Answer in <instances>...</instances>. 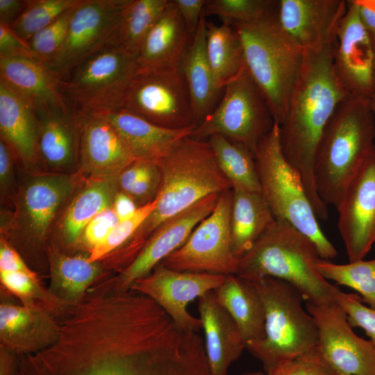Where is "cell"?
<instances>
[{
  "label": "cell",
  "mask_w": 375,
  "mask_h": 375,
  "mask_svg": "<svg viewBox=\"0 0 375 375\" xmlns=\"http://www.w3.org/2000/svg\"><path fill=\"white\" fill-rule=\"evenodd\" d=\"M13 375H212L204 343L157 313L121 304L76 309L57 340L22 356Z\"/></svg>",
  "instance_id": "1"
},
{
  "label": "cell",
  "mask_w": 375,
  "mask_h": 375,
  "mask_svg": "<svg viewBox=\"0 0 375 375\" xmlns=\"http://www.w3.org/2000/svg\"><path fill=\"white\" fill-rule=\"evenodd\" d=\"M333 42L304 52L285 118L278 125L282 153L301 176L316 216L322 220H326L329 213L315 188V156L329 119L337 106L349 97L334 72Z\"/></svg>",
  "instance_id": "2"
},
{
  "label": "cell",
  "mask_w": 375,
  "mask_h": 375,
  "mask_svg": "<svg viewBox=\"0 0 375 375\" xmlns=\"http://www.w3.org/2000/svg\"><path fill=\"white\" fill-rule=\"evenodd\" d=\"M374 119L369 101L349 97L337 106L326 124L314 162L315 188L326 206L337 208L373 153Z\"/></svg>",
  "instance_id": "3"
},
{
  "label": "cell",
  "mask_w": 375,
  "mask_h": 375,
  "mask_svg": "<svg viewBox=\"0 0 375 375\" xmlns=\"http://www.w3.org/2000/svg\"><path fill=\"white\" fill-rule=\"evenodd\" d=\"M158 162L162 175L158 202L130 240L136 253L167 219L208 196L232 189L208 142L203 140L185 137Z\"/></svg>",
  "instance_id": "4"
},
{
  "label": "cell",
  "mask_w": 375,
  "mask_h": 375,
  "mask_svg": "<svg viewBox=\"0 0 375 375\" xmlns=\"http://www.w3.org/2000/svg\"><path fill=\"white\" fill-rule=\"evenodd\" d=\"M314 243L290 223L275 219L238 260L236 275L256 282L272 277L294 286L306 302H334L340 290L317 271Z\"/></svg>",
  "instance_id": "5"
},
{
  "label": "cell",
  "mask_w": 375,
  "mask_h": 375,
  "mask_svg": "<svg viewBox=\"0 0 375 375\" xmlns=\"http://www.w3.org/2000/svg\"><path fill=\"white\" fill-rule=\"evenodd\" d=\"M276 12V8L256 22L231 24L240 38L246 67L267 99L275 122L280 125L304 51L281 28Z\"/></svg>",
  "instance_id": "6"
},
{
  "label": "cell",
  "mask_w": 375,
  "mask_h": 375,
  "mask_svg": "<svg viewBox=\"0 0 375 375\" xmlns=\"http://www.w3.org/2000/svg\"><path fill=\"white\" fill-rule=\"evenodd\" d=\"M254 159L261 194L275 219L290 223L307 236L321 258H335L338 251L320 228L301 176L282 153L277 123L260 141Z\"/></svg>",
  "instance_id": "7"
},
{
  "label": "cell",
  "mask_w": 375,
  "mask_h": 375,
  "mask_svg": "<svg viewBox=\"0 0 375 375\" xmlns=\"http://www.w3.org/2000/svg\"><path fill=\"white\" fill-rule=\"evenodd\" d=\"M253 283L265 308V337L246 349L262 362L267 374L281 362L317 347V328L302 306L301 294L291 284L272 277Z\"/></svg>",
  "instance_id": "8"
},
{
  "label": "cell",
  "mask_w": 375,
  "mask_h": 375,
  "mask_svg": "<svg viewBox=\"0 0 375 375\" xmlns=\"http://www.w3.org/2000/svg\"><path fill=\"white\" fill-rule=\"evenodd\" d=\"M140 71L138 54L115 41L58 76V90L76 112L103 114L123 108Z\"/></svg>",
  "instance_id": "9"
},
{
  "label": "cell",
  "mask_w": 375,
  "mask_h": 375,
  "mask_svg": "<svg viewBox=\"0 0 375 375\" xmlns=\"http://www.w3.org/2000/svg\"><path fill=\"white\" fill-rule=\"evenodd\" d=\"M275 123L267 99L245 67L225 85L217 106L191 137L203 140L222 135L254 155L260 141Z\"/></svg>",
  "instance_id": "10"
},
{
  "label": "cell",
  "mask_w": 375,
  "mask_h": 375,
  "mask_svg": "<svg viewBox=\"0 0 375 375\" xmlns=\"http://www.w3.org/2000/svg\"><path fill=\"white\" fill-rule=\"evenodd\" d=\"M85 179L79 171L27 176L18 188L15 211L6 226L8 235L30 247L42 246L59 210Z\"/></svg>",
  "instance_id": "11"
},
{
  "label": "cell",
  "mask_w": 375,
  "mask_h": 375,
  "mask_svg": "<svg viewBox=\"0 0 375 375\" xmlns=\"http://www.w3.org/2000/svg\"><path fill=\"white\" fill-rule=\"evenodd\" d=\"M123 108L165 128L180 129L196 125L181 65L140 69L128 90Z\"/></svg>",
  "instance_id": "12"
},
{
  "label": "cell",
  "mask_w": 375,
  "mask_h": 375,
  "mask_svg": "<svg viewBox=\"0 0 375 375\" xmlns=\"http://www.w3.org/2000/svg\"><path fill=\"white\" fill-rule=\"evenodd\" d=\"M232 199V189L220 194L212 212L181 247L159 264L181 272L236 274L238 260L231 249Z\"/></svg>",
  "instance_id": "13"
},
{
  "label": "cell",
  "mask_w": 375,
  "mask_h": 375,
  "mask_svg": "<svg viewBox=\"0 0 375 375\" xmlns=\"http://www.w3.org/2000/svg\"><path fill=\"white\" fill-rule=\"evenodd\" d=\"M131 0H83L75 8L67 36L55 58L45 63L58 76L119 40L124 12Z\"/></svg>",
  "instance_id": "14"
},
{
  "label": "cell",
  "mask_w": 375,
  "mask_h": 375,
  "mask_svg": "<svg viewBox=\"0 0 375 375\" xmlns=\"http://www.w3.org/2000/svg\"><path fill=\"white\" fill-rule=\"evenodd\" d=\"M225 278L222 274L176 271L158 264L149 274L135 281L129 290L155 301L178 328L198 332L202 328L201 322L189 312L188 306L219 287Z\"/></svg>",
  "instance_id": "15"
},
{
  "label": "cell",
  "mask_w": 375,
  "mask_h": 375,
  "mask_svg": "<svg viewBox=\"0 0 375 375\" xmlns=\"http://www.w3.org/2000/svg\"><path fill=\"white\" fill-rule=\"evenodd\" d=\"M306 308L317 328V347L336 369L345 375H375L374 347L354 333L338 303L306 302Z\"/></svg>",
  "instance_id": "16"
},
{
  "label": "cell",
  "mask_w": 375,
  "mask_h": 375,
  "mask_svg": "<svg viewBox=\"0 0 375 375\" xmlns=\"http://www.w3.org/2000/svg\"><path fill=\"white\" fill-rule=\"evenodd\" d=\"M374 61L372 40L360 18L357 4L347 1L333 42V65L349 97L369 101L375 92Z\"/></svg>",
  "instance_id": "17"
},
{
  "label": "cell",
  "mask_w": 375,
  "mask_h": 375,
  "mask_svg": "<svg viewBox=\"0 0 375 375\" xmlns=\"http://www.w3.org/2000/svg\"><path fill=\"white\" fill-rule=\"evenodd\" d=\"M336 208L349 262L363 260L375 243V149Z\"/></svg>",
  "instance_id": "18"
},
{
  "label": "cell",
  "mask_w": 375,
  "mask_h": 375,
  "mask_svg": "<svg viewBox=\"0 0 375 375\" xmlns=\"http://www.w3.org/2000/svg\"><path fill=\"white\" fill-rule=\"evenodd\" d=\"M219 194L208 196L162 223L133 261L112 278L115 288L120 291L129 290L135 281L149 274L161 261L181 247L195 227L212 212Z\"/></svg>",
  "instance_id": "19"
},
{
  "label": "cell",
  "mask_w": 375,
  "mask_h": 375,
  "mask_svg": "<svg viewBox=\"0 0 375 375\" xmlns=\"http://www.w3.org/2000/svg\"><path fill=\"white\" fill-rule=\"evenodd\" d=\"M344 0H278L277 21L304 52L333 43L346 14Z\"/></svg>",
  "instance_id": "20"
},
{
  "label": "cell",
  "mask_w": 375,
  "mask_h": 375,
  "mask_svg": "<svg viewBox=\"0 0 375 375\" xmlns=\"http://www.w3.org/2000/svg\"><path fill=\"white\" fill-rule=\"evenodd\" d=\"M77 115L78 171L85 178L118 176L136 158L103 115L88 112Z\"/></svg>",
  "instance_id": "21"
},
{
  "label": "cell",
  "mask_w": 375,
  "mask_h": 375,
  "mask_svg": "<svg viewBox=\"0 0 375 375\" xmlns=\"http://www.w3.org/2000/svg\"><path fill=\"white\" fill-rule=\"evenodd\" d=\"M40 303L0 305V347L15 355H28L51 346L58 339L60 322Z\"/></svg>",
  "instance_id": "22"
},
{
  "label": "cell",
  "mask_w": 375,
  "mask_h": 375,
  "mask_svg": "<svg viewBox=\"0 0 375 375\" xmlns=\"http://www.w3.org/2000/svg\"><path fill=\"white\" fill-rule=\"evenodd\" d=\"M38 156L52 172L78 171L79 131L77 112L67 104L35 109Z\"/></svg>",
  "instance_id": "23"
},
{
  "label": "cell",
  "mask_w": 375,
  "mask_h": 375,
  "mask_svg": "<svg viewBox=\"0 0 375 375\" xmlns=\"http://www.w3.org/2000/svg\"><path fill=\"white\" fill-rule=\"evenodd\" d=\"M198 310L204 332V345L212 375H227L246 343L235 321L216 300L213 291L198 299Z\"/></svg>",
  "instance_id": "24"
},
{
  "label": "cell",
  "mask_w": 375,
  "mask_h": 375,
  "mask_svg": "<svg viewBox=\"0 0 375 375\" xmlns=\"http://www.w3.org/2000/svg\"><path fill=\"white\" fill-rule=\"evenodd\" d=\"M1 138L15 151L28 168L39 160V122L33 105L6 82L0 79Z\"/></svg>",
  "instance_id": "25"
},
{
  "label": "cell",
  "mask_w": 375,
  "mask_h": 375,
  "mask_svg": "<svg viewBox=\"0 0 375 375\" xmlns=\"http://www.w3.org/2000/svg\"><path fill=\"white\" fill-rule=\"evenodd\" d=\"M192 39L174 0H169L140 47L138 55L140 69L181 65Z\"/></svg>",
  "instance_id": "26"
},
{
  "label": "cell",
  "mask_w": 375,
  "mask_h": 375,
  "mask_svg": "<svg viewBox=\"0 0 375 375\" xmlns=\"http://www.w3.org/2000/svg\"><path fill=\"white\" fill-rule=\"evenodd\" d=\"M118 176L85 178L68 200L60 216L57 235L66 247L77 246L86 225L99 213L112 207L119 191Z\"/></svg>",
  "instance_id": "27"
},
{
  "label": "cell",
  "mask_w": 375,
  "mask_h": 375,
  "mask_svg": "<svg viewBox=\"0 0 375 375\" xmlns=\"http://www.w3.org/2000/svg\"><path fill=\"white\" fill-rule=\"evenodd\" d=\"M115 128L135 158L158 162L181 140L191 136L197 126L173 129L156 125L121 108L101 114Z\"/></svg>",
  "instance_id": "28"
},
{
  "label": "cell",
  "mask_w": 375,
  "mask_h": 375,
  "mask_svg": "<svg viewBox=\"0 0 375 375\" xmlns=\"http://www.w3.org/2000/svg\"><path fill=\"white\" fill-rule=\"evenodd\" d=\"M206 22L203 15L181 63L190 96L194 122L201 124L216 108L224 90L216 84L206 54Z\"/></svg>",
  "instance_id": "29"
},
{
  "label": "cell",
  "mask_w": 375,
  "mask_h": 375,
  "mask_svg": "<svg viewBox=\"0 0 375 375\" xmlns=\"http://www.w3.org/2000/svg\"><path fill=\"white\" fill-rule=\"evenodd\" d=\"M0 79L26 98L35 109L67 104L59 92L58 75L38 59L0 57Z\"/></svg>",
  "instance_id": "30"
},
{
  "label": "cell",
  "mask_w": 375,
  "mask_h": 375,
  "mask_svg": "<svg viewBox=\"0 0 375 375\" xmlns=\"http://www.w3.org/2000/svg\"><path fill=\"white\" fill-rule=\"evenodd\" d=\"M215 297L237 324L246 345L265 337V308L255 285L236 274L226 276Z\"/></svg>",
  "instance_id": "31"
},
{
  "label": "cell",
  "mask_w": 375,
  "mask_h": 375,
  "mask_svg": "<svg viewBox=\"0 0 375 375\" xmlns=\"http://www.w3.org/2000/svg\"><path fill=\"white\" fill-rule=\"evenodd\" d=\"M47 253L51 274L49 290L67 307L78 303L102 274L99 261L90 262L88 256L67 255L53 244L47 247Z\"/></svg>",
  "instance_id": "32"
},
{
  "label": "cell",
  "mask_w": 375,
  "mask_h": 375,
  "mask_svg": "<svg viewBox=\"0 0 375 375\" xmlns=\"http://www.w3.org/2000/svg\"><path fill=\"white\" fill-rule=\"evenodd\" d=\"M231 249L239 260L275 220L261 192L233 188Z\"/></svg>",
  "instance_id": "33"
},
{
  "label": "cell",
  "mask_w": 375,
  "mask_h": 375,
  "mask_svg": "<svg viewBox=\"0 0 375 375\" xmlns=\"http://www.w3.org/2000/svg\"><path fill=\"white\" fill-rule=\"evenodd\" d=\"M206 48L216 84L224 90L246 67L240 38L230 24L206 22Z\"/></svg>",
  "instance_id": "34"
},
{
  "label": "cell",
  "mask_w": 375,
  "mask_h": 375,
  "mask_svg": "<svg viewBox=\"0 0 375 375\" xmlns=\"http://www.w3.org/2000/svg\"><path fill=\"white\" fill-rule=\"evenodd\" d=\"M208 143L217 164L233 188L261 192L254 155L240 144L215 134Z\"/></svg>",
  "instance_id": "35"
},
{
  "label": "cell",
  "mask_w": 375,
  "mask_h": 375,
  "mask_svg": "<svg viewBox=\"0 0 375 375\" xmlns=\"http://www.w3.org/2000/svg\"><path fill=\"white\" fill-rule=\"evenodd\" d=\"M315 267L325 279L356 290L363 303L375 309V257L347 264H336L319 258Z\"/></svg>",
  "instance_id": "36"
},
{
  "label": "cell",
  "mask_w": 375,
  "mask_h": 375,
  "mask_svg": "<svg viewBox=\"0 0 375 375\" xmlns=\"http://www.w3.org/2000/svg\"><path fill=\"white\" fill-rule=\"evenodd\" d=\"M169 0H131L121 24L119 42L138 54L147 34L157 22Z\"/></svg>",
  "instance_id": "37"
},
{
  "label": "cell",
  "mask_w": 375,
  "mask_h": 375,
  "mask_svg": "<svg viewBox=\"0 0 375 375\" xmlns=\"http://www.w3.org/2000/svg\"><path fill=\"white\" fill-rule=\"evenodd\" d=\"M162 181L157 161L137 158L118 176L119 190L131 198L138 207L156 199Z\"/></svg>",
  "instance_id": "38"
},
{
  "label": "cell",
  "mask_w": 375,
  "mask_h": 375,
  "mask_svg": "<svg viewBox=\"0 0 375 375\" xmlns=\"http://www.w3.org/2000/svg\"><path fill=\"white\" fill-rule=\"evenodd\" d=\"M83 0H26V5L11 26L13 31L27 42L38 31L47 26Z\"/></svg>",
  "instance_id": "39"
},
{
  "label": "cell",
  "mask_w": 375,
  "mask_h": 375,
  "mask_svg": "<svg viewBox=\"0 0 375 375\" xmlns=\"http://www.w3.org/2000/svg\"><path fill=\"white\" fill-rule=\"evenodd\" d=\"M278 0H207L203 14L215 15L222 22L250 23L272 13Z\"/></svg>",
  "instance_id": "40"
},
{
  "label": "cell",
  "mask_w": 375,
  "mask_h": 375,
  "mask_svg": "<svg viewBox=\"0 0 375 375\" xmlns=\"http://www.w3.org/2000/svg\"><path fill=\"white\" fill-rule=\"evenodd\" d=\"M0 281L3 287L17 296L22 303H40L58 316L68 308L53 296L49 289L42 287L39 277L19 272H0Z\"/></svg>",
  "instance_id": "41"
},
{
  "label": "cell",
  "mask_w": 375,
  "mask_h": 375,
  "mask_svg": "<svg viewBox=\"0 0 375 375\" xmlns=\"http://www.w3.org/2000/svg\"><path fill=\"white\" fill-rule=\"evenodd\" d=\"M157 202L158 198L156 197L153 201L139 207L131 217L119 221L107 237L91 250L88 255L89 261H99L114 251L120 253L119 255L120 260L130 240L147 217L154 210Z\"/></svg>",
  "instance_id": "42"
},
{
  "label": "cell",
  "mask_w": 375,
  "mask_h": 375,
  "mask_svg": "<svg viewBox=\"0 0 375 375\" xmlns=\"http://www.w3.org/2000/svg\"><path fill=\"white\" fill-rule=\"evenodd\" d=\"M76 7L62 13L52 23L38 31L28 42L33 51L43 62H50L62 47Z\"/></svg>",
  "instance_id": "43"
},
{
  "label": "cell",
  "mask_w": 375,
  "mask_h": 375,
  "mask_svg": "<svg viewBox=\"0 0 375 375\" xmlns=\"http://www.w3.org/2000/svg\"><path fill=\"white\" fill-rule=\"evenodd\" d=\"M267 375H345L322 355L317 346L276 365Z\"/></svg>",
  "instance_id": "44"
},
{
  "label": "cell",
  "mask_w": 375,
  "mask_h": 375,
  "mask_svg": "<svg viewBox=\"0 0 375 375\" xmlns=\"http://www.w3.org/2000/svg\"><path fill=\"white\" fill-rule=\"evenodd\" d=\"M335 302L344 310L351 326L364 330L375 348V309L363 304L360 295L340 290Z\"/></svg>",
  "instance_id": "45"
},
{
  "label": "cell",
  "mask_w": 375,
  "mask_h": 375,
  "mask_svg": "<svg viewBox=\"0 0 375 375\" xmlns=\"http://www.w3.org/2000/svg\"><path fill=\"white\" fill-rule=\"evenodd\" d=\"M119 222L112 207L103 210L86 225L77 246L87 249L90 253L107 237Z\"/></svg>",
  "instance_id": "46"
},
{
  "label": "cell",
  "mask_w": 375,
  "mask_h": 375,
  "mask_svg": "<svg viewBox=\"0 0 375 375\" xmlns=\"http://www.w3.org/2000/svg\"><path fill=\"white\" fill-rule=\"evenodd\" d=\"M17 158L15 151L3 139L0 138V190L1 199L13 201L17 197L15 188L14 162Z\"/></svg>",
  "instance_id": "47"
},
{
  "label": "cell",
  "mask_w": 375,
  "mask_h": 375,
  "mask_svg": "<svg viewBox=\"0 0 375 375\" xmlns=\"http://www.w3.org/2000/svg\"><path fill=\"white\" fill-rule=\"evenodd\" d=\"M0 57H26L40 60L28 44L18 37L11 26L2 23H0Z\"/></svg>",
  "instance_id": "48"
},
{
  "label": "cell",
  "mask_w": 375,
  "mask_h": 375,
  "mask_svg": "<svg viewBox=\"0 0 375 375\" xmlns=\"http://www.w3.org/2000/svg\"><path fill=\"white\" fill-rule=\"evenodd\" d=\"M0 272H19L39 277L29 268L4 235L0 238Z\"/></svg>",
  "instance_id": "49"
},
{
  "label": "cell",
  "mask_w": 375,
  "mask_h": 375,
  "mask_svg": "<svg viewBox=\"0 0 375 375\" xmlns=\"http://www.w3.org/2000/svg\"><path fill=\"white\" fill-rule=\"evenodd\" d=\"M192 38L197 32L207 0H174Z\"/></svg>",
  "instance_id": "50"
},
{
  "label": "cell",
  "mask_w": 375,
  "mask_h": 375,
  "mask_svg": "<svg viewBox=\"0 0 375 375\" xmlns=\"http://www.w3.org/2000/svg\"><path fill=\"white\" fill-rule=\"evenodd\" d=\"M26 5V0H0V23L10 26L17 19Z\"/></svg>",
  "instance_id": "51"
},
{
  "label": "cell",
  "mask_w": 375,
  "mask_h": 375,
  "mask_svg": "<svg viewBox=\"0 0 375 375\" xmlns=\"http://www.w3.org/2000/svg\"><path fill=\"white\" fill-rule=\"evenodd\" d=\"M112 208L119 221H122L131 217L139 207L131 198L119 190Z\"/></svg>",
  "instance_id": "52"
},
{
  "label": "cell",
  "mask_w": 375,
  "mask_h": 375,
  "mask_svg": "<svg viewBox=\"0 0 375 375\" xmlns=\"http://www.w3.org/2000/svg\"><path fill=\"white\" fill-rule=\"evenodd\" d=\"M360 18L371 35H375V0H355Z\"/></svg>",
  "instance_id": "53"
},
{
  "label": "cell",
  "mask_w": 375,
  "mask_h": 375,
  "mask_svg": "<svg viewBox=\"0 0 375 375\" xmlns=\"http://www.w3.org/2000/svg\"><path fill=\"white\" fill-rule=\"evenodd\" d=\"M1 375H11L15 353L0 347Z\"/></svg>",
  "instance_id": "54"
},
{
  "label": "cell",
  "mask_w": 375,
  "mask_h": 375,
  "mask_svg": "<svg viewBox=\"0 0 375 375\" xmlns=\"http://www.w3.org/2000/svg\"><path fill=\"white\" fill-rule=\"evenodd\" d=\"M370 108L375 117V92L372 95L369 101Z\"/></svg>",
  "instance_id": "55"
},
{
  "label": "cell",
  "mask_w": 375,
  "mask_h": 375,
  "mask_svg": "<svg viewBox=\"0 0 375 375\" xmlns=\"http://www.w3.org/2000/svg\"><path fill=\"white\" fill-rule=\"evenodd\" d=\"M241 375H267V374H264L262 372H254L244 373V374H241Z\"/></svg>",
  "instance_id": "56"
},
{
  "label": "cell",
  "mask_w": 375,
  "mask_h": 375,
  "mask_svg": "<svg viewBox=\"0 0 375 375\" xmlns=\"http://www.w3.org/2000/svg\"><path fill=\"white\" fill-rule=\"evenodd\" d=\"M371 38H372V40L374 51V56H375V35H371ZM374 81H375V61H374Z\"/></svg>",
  "instance_id": "57"
}]
</instances>
